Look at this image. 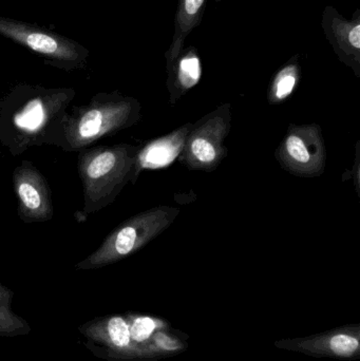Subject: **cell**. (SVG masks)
Instances as JSON below:
<instances>
[{
    "instance_id": "obj_1",
    "label": "cell",
    "mask_w": 360,
    "mask_h": 361,
    "mask_svg": "<svg viewBox=\"0 0 360 361\" xmlns=\"http://www.w3.org/2000/svg\"><path fill=\"white\" fill-rule=\"evenodd\" d=\"M75 97L70 88L16 90L0 103V145L17 157L46 145V137Z\"/></svg>"
},
{
    "instance_id": "obj_2",
    "label": "cell",
    "mask_w": 360,
    "mask_h": 361,
    "mask_svg": "<svg viewBox=\"0 0 360 361\" xmlns=\"http://www.w3.org/2000/svg\"><path fill=\"white\" fill-rule=\"evenodd\" d=\"M142 118V105L132 97L99 93L86 105L68 108L54 125L46 145L66 152H80L105 137L135 126Z\"/></svg>"
},
{
    "instance_id": "obj_3",
    "label": "cell",
    "mask_w": 360,
    "mask_h": 361,
    "mask_svg": "<svg viewBox=\"0 0 360 361\" xmlns=\"http://www.w3.org/2000/svg\"><path fill=\"white\" fill-rule=\"evenodd\" d=\"M137 152V146L123 143L91 146L77 152V173L84 192L82 209L75 212L78 221L107 207L127 184H135Z\"/></svg>"
},
{
    "instance_id": "obj_4",
    "label": "cell",
    "mask_w": 360,
    "mask_h": 361,
    "mask_svg": "<svg viewBox=\"0 0 360 361\" xmlns=\"http://www.w3.org/2000/svg\"><path fill=\"white\" fill-rule=\"evenodd\" d=\"M179 214V208L160 205L130 216L118 224L97 250L77 263L76 269H99L135 254L168 229Z\"/></svg>"
},
{
    "instance_id": "obj_5",
    "label": "cell",
    "mask_w": 360,
    "mask_h": 361,
    "mask_svg": "<svg viewBox=\"0 0 360 361\" xmlns=\"http://www.w3.org/2000/svg\"><path fill=\"white\" fill-rule=\"evenodd\" d=\"M230 104H223L192 123L179 161L190 171L211 173L228 157L225 140L232 129Z\"/></svg>"
},
{
    "instance_id": "obj_6",
    "label": "cell",
    "mask_w": 360,
    "mask_h": 361,
    "mask_svg": "<svg viewBox=\"0 0 360 361\" xmlns=\"http://www.w3.org/2000/svg\"><path fill=\"white\" fill-rule=\"evenodd\" d=\"M283 169L302 178L323 175L327 166V149L321 126L291 124L275 152Z\"/></svg>"
},
{
    "instance_id": "obj_7",
    "label": "cell",
    "mask_w": 360,
    "mask_h": 361,
    "mask_svg": "<svg viewBox=\"0 0 360 361\" xmlns=\"http://www.w3.org/2000/svg\"><path fill=\"white\" fill-rule=\"evenodd\" d=\"M0 34L31 49L65 69H75L86 63V49L72 40L29 27L18 21L0 18Z\"/></svg>"
},
{
    "instance_id": "obj_8",
    "label": "cell",
    "mask_w": 360,
    "mask_h": 361,
    "mask_svg": "<svg viewBox=\"0 0 360 361\" xmlns=\"http://www.w3.org/2000/svg\"><path fill=\"white\" fill-rule=\"evenodd\" d=\"M12 180L17 214L23 222L32 224L52 220V192L48 180L33 163L23 161L13 171Z\"/></svg>"
},
{
    "instance_id": "obj_9",
    "label": "cell",
    "mask_w": 360,
    "mask_h": 361,
    "mask_svg": "<svg viewBox=\"0 0 360 361\" xmlns=\"http://www.w3.org/2000/svg\"><path fill=\"white\" fill-rule=\"evenodd\" d=\"M321 27L340 63L360 78V8L349 19L337 8L327 6L321 17Z\"/></svg>"
},
{
    "instance_id": "obj_10",
    "label": "cell",
    "mask_w": 360,
    "mask_h": 361,
    "mask_svg": "<svg viewBox=\"0 0 360 361\" xmlns=\"http://www.w3.org/2000/svg\"><path fill=\"white\" fill-rule=\"evenodd\" d=\"M192 123H186L168 135L156 137L139 147L135 160V184L142 171L146 169H164L173 164L183 152L186 137L192 128Z\"/></svg>"
},
{
    "instance_id": "obj_11",
    "label": "cell",
    "mask_w": 360,
    "mask_h": 361,
    "mask_svg": "<svg viewBox=\"0 0 360 361\" xmlns=\"http://www.w3.org/2000/svg\"><path fill=\"white\" fill-rule=\"evenodd\" d=\"M166 86L170 104L175 105L188 91L197 86L202 78V63L196 47L184 48L177 59L166 63Z\"/></svg>"
},
{
    "instance_id": "obj_12",
    "label": "cell",
    "mask_w": 360,
    "mask_h": 361,
    "mask_svg": "<svg viewBox=\"0 0 360 361\" xmlns=\"http://www.w3.org/2000/svg\"><path fill=\"white\" fill-rule=\"evenodd\" d=\"M207 0H179L175 14L173 40L165 53L166 63L177 59L187 36L202 23Z\"/></svg>"
},
{
    "instance_id": "obj_13",
    "label": "cell",
    "mask_w": 360,
    "mask_h": 361,
    "mask_svg": "<svg viewBox=\"0 0 360 361\" xmlns=\"http://www.w3.org/2000/svg\"><path fill=\"white\" fill-rule=\"evenodd\" d=\"M299 55L291 57L273 76L268 91V99L272 105H278L289 99L302 80Z\"/></svg>"
},
{
    "instance_id": "obj_14",
    "label": "cell",
    "mask_w": 360,
    "mask_h": 361,
    "mask_svg": "<svg viewBox=\"0 0 360 361\" xmlns=\"http://www.w3.org/2000/svg\"><path fill=\"white\" fill-rule=\"evenodd\" d=\"M108 336L118 348H127L130 345V328L127 322L120 317H114L108 322Z\"/></svg>"
},
{
    "instance_id": "obj_15",
    "label": "cell",
    "mask_w": 360,
    "mask_h": 361,
    "mask_svg": "<svg viewBox=\"0 0 360 361\" xmlns=\"http://www.w3.org/2000/svg\"><path fill=\"white\" fill-rule=\"evenodd\" d=\"M330 348L337 355L351 356L359 351V341L350 335H336L330 341Z\"/></svg>"
},
{
    "instance_id": "obj_16",
    "label": "cell",
    "mask_w": 360,
    "mask_h": 361,
    "mask_svg": "<svg viewBox=\"0 0 360 361\" xmlns=\"http://www.w3.org/2000/svg\"><path fill=\"white\" fill-rule=\"evenodd\" d=\"M156 329V322L152 318L139 317L135 320L130 328L131 338L137 343L147 341Z\"/></svg>"
},
{
    "instance_id": "obj_17",
    "label": "cell",
    "mask_w": 360,
    "mask_h": 361,
    "mask_svg": "<svg viewBox=\"0 0 360 361\" xmlns=\"http://www.w3.org/2000/svg\"><path fill=\"white\" fill-rule=\"evenodd\" d=\"M156 341L161 347L166 350H175L178 349V343L173 339L169 338L168 336H165L163 334L156 335Z\"/></svg>"
},
{
    "instance_id": "obj_18",
    "label": "cell",
    "mask_w": 360,
    "mask_h": 361,
    "mask_svg": "<svg viewBox=\"0 0 360 361\" xmlns=\"http://www.w3.org/2000/svg\"><path fill=\"white\" fill-rule=\"evenodd\" d=\"M222 1V0H216V2H220Z\"/></svg>"
}]
</instances>
